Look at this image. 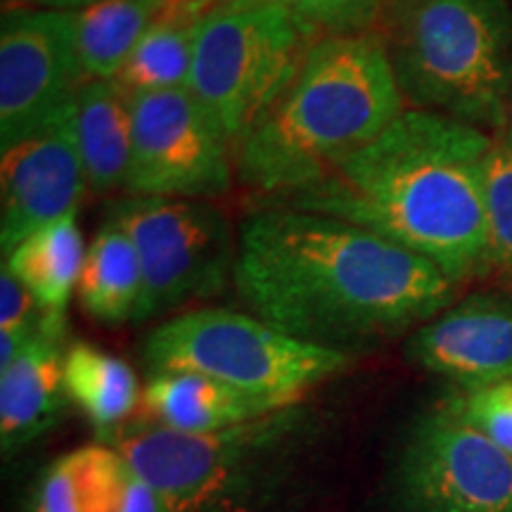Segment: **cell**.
Here are the masks:
<instances>
[{"instance_id": "cell-14", "label": "cell", "mask_w": 512, "mask_h": 512, "mask_svg": "<svg viewBox=\"0 0 512 512\" xmlns=\"http://www.w3.org/2000/svg\"><path fill=\"white\" fill-rule=\"evenodd\" d=\"M67 349V318L43 316L22 354L0 368V448L5 458L60 425L69 403Z\"/></svg>"}, {"instance_id": "cell-20", "label": "cell", "mask_w": 512, "mask_h": 512, "mask_svg": "<svg viewBox=\"0 0 512 512\" xmlns=\"http://www.w3.org/2000/svg\"><path fill=\"white\" fill-rule=\"evenodd\" d=\"M81 309L100 325L133 323L143 294V268L131 238L105 221L86 252L79 280Z\"/></svg>"}, {"instance_id": "cell-19", "label": "cell", "mask_w": 512, "mask_h": 512, "mask_svg": "<svg viewBox=\"0 0 512 512\" xmlns=\"http://www.w3.org/2000/svg\"><path fill=\"white\" fill-rule=\"evenodd\" d=\"M69 401L91 420L100 444L131 420L143 392L136 370L124 358L88 342L69 344L64 358Z\"/></svg>"}, {"instance_id": "cell-26", "label": "cell", "mask_w": 512, "mask_h": 512, "mask_svg": "<svg viewBox=\"0 0 512 512\" xmlns=\"http://www.w3.org/2000/svg\"><path fill=\"white\" fill-rule=\"evenodd\" d=\"M458 411L486 439L512 456V377L458 396Z\"/></svg>"}, {"instance_id": "cell-27", "label": "cell", "mask_w": 512, "mask_h": 512, "mask_svg": "<svg viewBox=\"0 0 512 512\" xmlns=\"http://www.w3.org/2000/svg\"><path fill=\"white\" fill-rule=\"evenodd\" d=\"M43 311L29 287L10 271L0 268V335H34L41 328Z\"/></svg>"}, {"instance_id": "cell-4", "label": "cell", "mask_w": 512, "mask_h": 512, "mask_svg": "<svg viewBox=\"0 0 512 512\" xmlns=\"http://www.w3.org/2000/svg\"><path fill=\"white\" fill-rule=\"evenodd\" d=\"M316 437V418L297 403L204 434L140 415L107 446L152 486L164 512H275L294 496Z\"/></svg>"}, {"instance_id": "cell-15", "label": "cell", "mask_w": 512, "mask_h": 512, "mask_svg": "<svg viewBox=\"0 0 512 512\" xmlns=\"http://www.w3.org/2000/svg\"><path fill=\"white\" fill-rule=\"evenodd\" d=\"M283 408H287L285 403L195 373L150 375L143 389L145 418L188 434L228 430Z\"/></svg>"}, {"instance_id": "cell-1", "label": "cell", "mask_w": 512, "mask_h": 512, "mask_svg": "<svg viewBox=\"0 0 512 512\" xmlns=\"http://www.w3.org/2000/svg\"><path fill=\"white\" fill-rule=\"evenodd\" d=\"M233 285L252 316L349 356L420 328L456 294L425 256L354 223L280 204H261L240 223Z\"/></svg>"}, {"instance_id": "cell-6", "label": "cell", "mask_w": 512, "mask_h": 512, "mask_svg": "<svg viewBox=\"0 0 512 512\" xmlns=\"http://www.w3.org/2000/svg\"><path fill=\"white\" fill-rule=\"evenodd\" d=\"M147 377L207 375L242 392L294 406L349 368L351 356L313 347L252 313L192 309L147 332L140 347Z\"/></svg>"}, {"instance_id": "cell-2", "label": "cell", "mask_w": 512, "mask_h": 512, "mask_svg": "<svg viewBox=\"0 0 512 512\" xmlns=\"http://www.w3.org/2000/svg\"><path fill=\"white\" fill-rule=\"evenodd\" d=\"M494 143L463 121L406 107L328 176L264 204L366 228L430 259L458 285L491 271L486 159Z\"/></svg>"}, {"instance_id": "cell-16", "label": "cell", "mask_w": 512, "mask_h": 512, "mask_svg": "<svg viewBox=\"0 0 512 512\" xmlns=\"http://www.w3.org/2000/svg\"><path fill=\"white\" fill-rule=\"evenodd\" d=\"M74 126L88 190L124 188L133 140V93L119 79L86 81L74 100Z\"/></svg>"}, {"instance_id": "cell-5", "label": "cell", "mask_w": 512, "mask_h": 512, "mask_svg": "<svg viewBox=\"0 0 512 512\" xmlns=\"http://www.w3.org/2000/svg\"><path fill=\"white\" fill-rule=\"evenodd\" d=\"M375 34L406 105L503 136L512 114L510 0H384Z\"/></svg>"}, {"instance_id": "cell-13", "label": "cell", "mask_w": 512, "mask_h": 512, "mask_svg": "<svg viewBox=\"0 0 512 512\" xmlns=\"http://www.w3.org/2000/svg\"><path fill=\"white\" fill-rule=\"evenodd\" d=\"M403 356L465 392L512 377V297L475 292L408 335Z\"/></svg>"}, {"instance_id": "cell-23", "label": "cell", "mask_w": 512, "mask_h": 512, "mask_svg": "<svg viewBox=\"0 0 512 512\" xmlns=\"http://www.w3.org/2000/svg\"><path fill=\"white\" fill-rule=\"evenodd\" d=\"M489 266L512 278V140L496 138L486 159Z\"/></svg>"}, {"instance_id": "cell-18", "label": "cell", "mask_w": 512, "mask_h": 512, "mask_svg": "<svg viewBox=\"0 0 512 512\" xmlns=\"http://www.w3.org/2000/svg\"><path fill=\"white\" fill-rule=\"evenodd\" d=\"M86 252L74 211L19 242L3 264L29 287L43 316L67 318V306L79 290Z\"/></svg>"}, {"instance_id": "cell-8", "label": "cell", "mask_w": 512, "mask_h": 512, "mask_svg": "<svg viewBox=\"0 0 512 512\" xmlns=\"http://www.w3.org/2000/svg\"><path fill=\"white\" fill-rule=\"evenodd\" d=\"M107 221L140 256L143 294L133 323L216 297L233 280L238 233L214 202L128 195L112 204Z\"/></svg>"}, {"instance_id": "cell-9", "label": "cell", "mask_w": 512, "mask_h": 512, "mask_svg": "<svg viewBox=\"0 0 512 512\" xmlns=\"http://www.w3.org/2000/svg\"><path fill=\"white\" fill-rule=\"evenodd\" d=\"M389 505L394 512H512V456L451 399L413 422L389 479Z\"/></svg>"}, {"instance_id": "cell-21", "label": "cell", "mask_w": 512, "mask_h": 512, "mask_svg": "<svg viewBox=\"0 0 512 512\" xmlns=\"http://www.w3.org/2000/svg\"><path fill=\"white\" fill-rule=\"evenodd\" d=\"M166 3L169 0H100L76 12V48L86 81L117 79Z\"/></svg>"}, {"instance_id": "cell-17", "label": "cell", "mask_w": 512, "mask_h": 512, "mask_svg": "<svg viewBox=\"0 0 512 512\" xmlns=\"http://www.w3.org/2000/svg\"><path fill=\"white\" fill-rule=\"evenodd\" d=\"M211 8L209 0H169L121 67V86L131 93L188 86L197 34Z\"/></svg>"}, {"instance_id": "cell-22", "label": "cell", "mask_w": 512, "mask_h": 512, "mask_svg": "<svg viewBox=\"0 0 512 512\" xmlns=\"http://www.w3.org/2000/svg\"><path fill=\"white\" fill-rule=\"evenodd\" d=\"M107 444L74 448L53 460L31 494L27 512H95Z\"/></svg>"}, {"instance_id": "cell-12", "label": "cell", "mask_w": 512, "mask_h": 512, "mask_svg": "<svg viewBox=\"0 0 512 512\" xmlns=\"http://www.w3.org/2000/svg\"><path fill=\"white\" fill-rule=\"evenodd\" d=\"M88 183L76 143L74 107L17 145L0 162V249L19 242L62 216L74 214Z\"/></svg>"}, {"instance_id": "cell-10", "label": "cell", "mask_w": 512, "mask_h": 512, "mask_svg": "<svg viewBox=\"0 0 512 512\" xmlns=\"http://www.w3.org/2000/svg\"><path fill=\"white\" fill-rule=\"evenodd\" d=\"M233 178V145L188 88L133 93L128 195L211 202Z\"/></svg>"}, {"instance_id": "cell-28", "label": "cell", "mask_w": 512, "mask_h": 512, "mask_svg": "<svg viewBox=\"0 0 512 512\" xmlns=\"http://www.w3.org/2000/svg\"><path fill=\"white\" fill-rule=\"evenodd\" d=\"M100 3V0H3L5 8H41L60 12H79Z\"/></svg>"}, {"instance_id": "cell-24", "label": "cell", "mask_w": 512, "mask_h": 512, "mask_svg": "<svg viewBox=\"0 0 512 512\" xmlns=\"http://www.w3.org/2000/svg\"><path fill=\"white\" fill-rule=\"evenodd\" d=\"M313 24L323 36L370 34L380 19L384 0H280Z\"/></svg>"}, {"instance_id": "cell-29", "label": "cell", "mask_w": 512, "mask_h": 512, "mask_svg": "<svg viewBox=\"0 0 512 512\" xmlns=\"http://www.w3.org/2000/svg\"><path fill=\"white\" fill-rule=\"evenodd\" d=\"M501 138H508V140H512V114H510V121H508V128H505V133Z\"/></svg>"}, {"instance_id": "cell-3", "label": "cell", "mask_w": 512, "mask_h": 512, "mask_svg": "<svg viewBox=\"0 0 512 512\" xmlns=\"http://www.w3.org/2000/svg\"><path fill=\"white\" fill-rule=\"evenodd\" d=\"M406 100L380 36H320L235 145V178L264 202L309 188L380 136Z\"/></svg>"}, {"instance_id": "cell-25", "label": "cell", "mask_w": 512, "mask_h": 512, "mask_svg": "<svg viewBox=\"0 0 512 512\" xmlns=\"http://www.w3.org/2000/svg\"><path fill=\"white\" fill-rule=\"evenodd\" d=\"M95 512H164L152 486L121 458L117 448H107L102 465L98 508Z\"/></svg>"}, {"instance_id": "cell-11", "label": "cell", "mask_w": 512, "mask_h": 512, "mask_svg": "<svg viewBox=\"0 0 512 512\" xmlns=\"http://www.w3.org/2000/svg\"><path fill=\"white\" fill-rule=\"evenodd\" d=\"M83 83L76 12L5 8L0 22V150L64 117Z\"/></svg>"}, {"instance_id": "cell-7", "label": "cell", "mask_w": 512, "mask_h": 512, "mask_svg": "<svg viewBox=\"0 0 512 512\" xmlns=\"http://www.w3.org/2000/svg\"><path fill=\"white\" fill-rule=\"evenodd\" d=\"M323 36L280 0H230L202 19L188 79L230 145L280 98Z\"/></svg>"}, {"instance_id": "cell-30", "label": "cell", "mask_w": 512, "mask_h": 512, "mask_svg": "<svg viewBox=\"0 0 512 512\" xmlns=\"http://www.w3.org/2000/svg\"><path fill=\"white\" fill-rule=\"evenodd\" d=\"M209 3H214V5H221V3H230V0H209Z\"/></svg>"}]
</instances>
